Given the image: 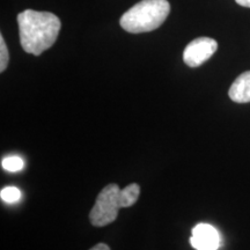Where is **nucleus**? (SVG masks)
Returning a JSON list of instances; mask_svg holds the SVG:
<instances>
[{
  "label": "nucleus",
  "mask_w": 250,
  "mask_h": 250,
  "mask_svg": "<svg viewBox=\"0 0 250 250\" xmlns=\"http://www.w3.org/2000/svg\"><path fill=\"white\" fill-rule=\"evenodd\" d=\"M21 46L27 54L40 56L57 41L62 22L50 12L26 9L18 15Z\"/></svg>",
  "instance_id": "nucleus-1"
},
{
  "label": "nucleus",
  "mask_w": 250,
  "mask_h": 250,
  "mask_svg": "<svg viewBox=\"0 0 250 250\" xmlns=\"http://www.w3.org/2000/svg\"><path fill=\"white\" fill-rule=\"evenodd\" d=\"M169 13L167 0H142L122 15L120 23L127 33H148L158 29Z\"/></svg>",
  "instance_id": "nucleus-2"
},
{
  "label": "nucleus",
  "mask_w": 250,
  "mask_h": 250,
  "mask_svg": "<svg viewBox=\"0 0 250 250\" xmlns=\"http://www.w3.org/2000/svg\"><path fill=\"white\" fill-rule=\"evenodd\" d=\"M122 208L121 189L117 184H108L96 197L95 204L89 213V221L95 227H104L114 223Z\"/></svg>",
  "instance_id": "nucleus-3"
},
{
  "label": "nucleus",
  "mask_w": 250,
  "mask_h": 250,
  "mask_svg": "<svg viewBox=\"0 0 250 250\" xmlns=\"http://www.w3.org/2000/svg\"><path fill=\"white\" fill-rule=\"evenodd\" d=\"M218 49L217 41L211 37H198L191 41L183 51V62L190 67H198L208 61Z\"/></svg>",
  "instance_id": "nucleus-4"
},
{
  "label": "nucleus",
  "mask_w": 250,
  "mask_h": 250,
  "mask_svg": "<svg viewBox=\"0 0 250 250\" xmlns=\"http://www.w3.org/2000/svg\"><path fill=\"white\" fill-rule=\"evenodd\" d=\"M220 243V234L212 225L201 223L192 228L190 245L196 250H218Z\"/></svg>",
  "instance_id": "nucleus-5"
},
{
  "label": "nucleus",
  "mask_w": 250,
  "mask_h": 250,
  "mask_svg": "<svg viewBox=\"0 0 250 250\" xmlns=\"http://www.w3.org/2000/svg\"><path fill=\"white\" fill-rule=\"evenodd\" d=\"M228 95L236 103L250 102V71L240 74L230 86Z\"/></svg>",
  "instance_id": "nucleus-6"
},
{
  "label": "nucleus",
  "mask_w": 250,
  "mask_h": 250,
  "mask_svg": "<svg viewBox=\"0 0 250 250\" xmlns=\"http://www.w3.org/2000/svg\"><path fill=\"white\" fill-rule=\"evenodd\" d=\"M140 195V187L139 184L132 183L125 187L124 189H121V203L122 208H130L134 203L138 201Z\"/></svg>",
  "instance_id": "nucleus-7"
},
{
  "label": "nucleus",
  "mask_w": 250,
  "mask_h": 250,
  "mask_svg": "<svg viewBox=\"0 0 250 250\" xmlns=\"http://www.w3.org/2000/svg\"><path fill=\"white\" fill-rule=\"evenodd\" d=\"M1 166L4 169L7 171H20L24 167V161L20 156L12 155V156H6L4 160L1 161Z\"/></svg>",
  "instance_id": "nucleus-8"
},
{
  "label": "nucleus",
  "mask_w": 250,
  "mask_h": 250,
  "mask_svg": "<svg viewBox=\"0 0 250 250\" xmlns=\"http://www.w3.org/2000/svg\"><path fill=\"white\" fill-rule=\"evenodd\" d=\"M0 197L5 203L13 204V203H17L21 198V191L15 187H7L1 190Z\"/></svg>",
  "instance_id": "nucleus-9"
},
{
  "label": "nucleus",
  "mask_w": 250,
  "mask_h": 250,
  "mask_svg": "<svg viewBox=\"0 0 250 250\" xmlns=\"http://www.w3.org/2000/svg\"><path fill=\"white\" fill-rule=\"evenodd\" d=\"M9 62V54L6 45L4 36L0 35V72H4L7 68Z\"/></svg>",
  "instance_id": "nucleus-10"
},
{
  "label": "nucleus",
  "mask_w": 250,
  "mask_h": 250,
  "mask_svg": "<svg viewBox=\"0 0 250 250\" xmlns=\"http://www.w3.org/2000/svg\"><path fill=\"white\" fill-rule=\"evenodd\" d=\"M89 250H110L109 246L105 245V243H98L96 246H94L93 248H90Z\"/></svg>",
  "instance_id": "nucleus-11"
},
{
  "label": "nucleus",
  "mask_w": 250,
  "mask_h": 250,
  "mask_svg": "<svg viewBox=\"0 0 250 250\" xmlns=\"http://www.w3.org/2000/svg\"><path fill=\"white\" fill-rule=\"evenodd\" d=\"M235 1H236V4H239L240 6L250 8V0H235Z\"/></svg>",
  "instance_id": "nucleus-12"
}]
</instances>
